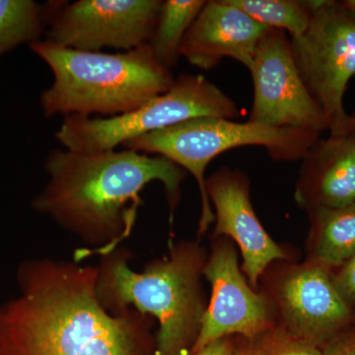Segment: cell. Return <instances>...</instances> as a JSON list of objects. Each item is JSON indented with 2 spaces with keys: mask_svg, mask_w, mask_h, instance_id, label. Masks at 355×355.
Listing matches in <instances>:
<instances>
[{
  "mask_svg": "<svg viewBox=\"0 0 355 355\" xmlns=\"http://www.w3.org/2000/svg\"><path fill=\"white\" fill-rule=\"evenodd\" d=\"M46 28V6L33 0H0V57L40 41Z\"/></svg>",
  "mask_w": 355,
  "mask_h": 355,
  "instance_id": "e0dca14e",
  "label": "cell"
},
{
  "mask_svg": "<svg viewBox=\"0 0 355 355\" xmlns=\"http://www.w3.org/2000/svg\"><path fill=\"white\" fill-rule=\"evenodd\" d=\"M30 49L53 74V84L40 99L46 118L58 114L112 118L130 113L164 94L176 79L156 60L149 44L125 53H105L40 40Z\"/></svg>",
  "mask_w": 355,
  "mask_h": 355,
  "instance_id": "277c9868",
  "label": "cell"
},
{
  "mask_svg": "<svg viewBox=\"0 0 355 355\" xmlns=\"http://www.w3.org/2000/svg\"><path fill=\"white\" fill-rule=\"evenodd\" d=\"M311 13L306 31L291 37L294 62L315 102L326 116L331 137L349 132L352 116L343 96L355 76V15L330 0L303 1Z\"/></svg>",
  "mask_w": 355,
  "mask_h": 355,
  "instance_id": "52a82bcc",
  "label": "cell"
},
{
  "mask_svg": "<svg viewBox=\"0 0 355 355\" xmlns=\"http://www.w3.org/2000/svg\"><path fill=\"white\" fill-rule=\"evenodd\" d=\"M249 70L254 84L249 121L317 133L329 130L323 111L299 74L286 31L268 28Z\"/></svg>",
  "mask_w": 355,
  "mask_h": 355,
  "instance_id": "9c48e42d",
  "label": "cell"
},
{
  "mask_svg": "<svg viewBox=\"0 0 355 355\" xmlns=\"http://www.w3.org/2000/svg\"><path fill=\"white\" fill-rule=\"evenodd\" d=\"M260 24L286 31L291 37L303 34L311 13L303 1L295 0H226Z\"/></svg>",
  "mask_w": 355,
  "mask_h": 355,
  "instance_id": "ac0fdd59",
  "label": "cell"
},
{
  "mask_svg": "<svg viewBox=\"0 0 355 355\" xmlns=\"http://www.w3.org/2000/svg\"><path fill=\"white\" fill-rule=\"evenodd\" d=\"M319 137L317 132L268 127L249 121L196 118L127 140L123 146L137 153L164 156L195 177L202 198L198 234L202 235L216 221L205 178L212 159L231 149L259 146L263 147L275 161L292 162L304 157Z\"/></svg>",
  "mask_w": 355,
  "mask_h": 355,
  "instance_id": "5b68a950",
  "label": "cell"
},
{
  "mask_svg": "<svg viewBox=\"0 0 355 355\" xmlns=\"http://www.w3.org/2000/svg\"><path fill=\"white\" fill-rule=\"evenodd\" d=\"M162 3L160 0L50 1L44 4L46 41L84 51H130L149 44Z\"/></svg>",
  "mask_w": 355,
  "mask_h": 355,
  "instance_id": "ba28073f",
  "label": "cell"
},
{
  "mask_svg": "<svg viewBox=\"0 0 355 355\" xmlns=\"http://www.w3.org/2000/svg\"><path fill=\"white\" fill-rule=\"evenodd\" d=\"M240 355H323L319 347L296 338L287 330H270L250 340Z\"/></svg>",
  "mask_w": 355,
  "mask_h": 355,
  "instance_id": "d6986e66",
  "label": "cell"
},
{
  "mask_svg": "<svg viewBox=\"0 0 355 355\" xmlns=\"http://www.w3.org/2000/svg\"><path fill=\"white\" fill-rule=\"evenodd\" d=\"M343 6L355 15V0H345L343 2Z\"/></svg>",
  "mask_w": 355,
  "mask_h": 355,
  "instance_id": "603a6c76",
  "label": "cell"
},
{
  "mask_svg": "<svg viewBox=\"0 0 355 355\" xmlns=\"http://www.w3.org/2000/svg\"><path fill=\"white\" fill-rule=\"evenodd\" d=\"M203 275L211 284V296L190 354L227 336L237 334L252 340L268 330L266 299L247 284L233 246L217 247L205 261Z\"/></svg>",
  "mask_w": 355,
  "mask_h": 355,
  "instance_id": "30bf717a",
  "label": "cell"
},
{
  "mask_svg": "<svg viewBox=\"0 0 355 355\" xmlns=\"http://www.w3.org/2000/svg\"><path fill=\"white\" fill-rule=\"evenodd\" d=\"M48 183L32 207L89 245L109 253L132 232L151 182L164 186L171 222L187 171L164 156L125 149L98 153L51 151L44 162Z\"/></svg>",
  "mask_w": 355,
  "mask_h": 355,
  "instance_id": "7a4b0ae2",
  "label": "cell"
},
{
  "mask_svg": "<svg viewBox=\"0 0 355 355\" xmlns=\"http://www.w3.org/2000/svg\"><path fill=\"white\" fill-rule=\"evenodd\" d=\"M298 197L318 207L345 209L355 205V128L342 137L318 140L305 154Z\"/></svg>",
  "mask_w": 355,
  "mask_h": 355,
  "instance_id": "5bb4252c",
  "label": "cell"
},
{
  "mask_svg": "<svg viewBox=\"0 0 355 355\" xmlns=\"http://www.w3.org/2000/svg\"><path fill=\"white\" fill-rule=\"evenodd\" d=\"M268 29L226 0L207 1L184 35L180 57L202 70L214 69L224 58L250 69Z\"/></svg>",
  "mask_w": 355,
  "mask_h": 355,
  "instance_id": "4fadbf2b",
  "label": "cell"
},
{
  "mask_svg": "<svg viewBox=\"0 0 355 355\" xmlns=\"http://www.w3.org/2000/svg\"><path fill=\"white\" fill-rule=\"evenodd\" d=\"M216 209V235L232 238L243 257V270L257 284L266 266L286 254L263 229L250 200L249 184L239 171L222 169L205 182Z\"/></svg>",
  "mask_w": 355,
  "mask_h": 355,
  "instance_id": "8fae6325",
  "label": "cell"
},
{
  "mask_svg": "<svg viewBox=\"0 0 355 355\" xmlns=\"http://www.w3.org/2000/svg\"><path fill=\"white\" fill-rule=\"evenodd\" d=\"M316 257L326 266H340L355 254V205L345 209L318 207Z\"/></svg>",
  "mask_w": 355,
  "mask_h": 355,
  "instance_id": "2e32d148",
  "label": "cell"
},
{
  "mask_svg": "<svg viewBox=\"0 0 355 355\" xmlns=\"http://www.w3.org/2000/svg\"><path fill=\"white\" fill-rule=\"evenodd\" d=\"M98 273L76 260L23 261L17 295L0 302V355H153L147 315L107 310Z\"/></svg>",
  "mask_w": 355,
  "mask_h": 355,
  "instance_id": "6da1fadb",
  "label": "cell"
},
{
  "mask_svg": "<svg viewBox=\"0 0 355 355\" xmlns=\"http://www.w3.org/2000/svg\"><path fill=\"white\" fill-rule=\"evenodd\" d=\"M130 252L118 247L102 254L97 282L102 305L113 314L133 309L155 318L159 328L153 355H188L207 309L202 251L191 243L177 245L168 258L148 263L142 272L130 268Z\"/></svg>",
  "mask_w": 355,
  "mask_h": 355,
  "instance_id": "3957f363",
  "label": "cell"
},
{
  "mask_svg": "<svg viewBox=\"0 0 355 355\" xmlns=\"http://www.w3.org/2000/svg\"><path fill=\"white\" fill-rule=\"evenodd\" d=\"M207 4L205 0L163 1L157 25L149 44L156 60L166 69L176 67L184 35Z\"/></svg>",
  "mask_w": 355,
  "mask_h": 355,
  "instance_id": "9a60e30c",
  "label": "cell"
},
{
  "mask_svg": "<svg viewBox=\"0 0 355 355\" xmlns=\"http://www.w3.org/2000/svg\"><path fill=\"white\" fill-rule=\"evenodd\" d=\"M279 298L286 330L317 347L338 335L349 320V304L322 266L292 272L280 286Z\"/></svg>",
  "mask_w": 355,
  "mask_h": 355,
  "instance_id": "7c38bea8",
  "label": "cell"
},
{
  "mask_svg": "<svg viewBox=\"0 0 355 355\" xmlns=\"http://www.w3.org/2000/svg\"><path fill=\"white\" fill-rule=\"evenodd\" d=\"M240 112L235 102L200 74H180L171 88L130 113L94 118L69 114L55 139L67 150L98 153L114 150L127 140L196 118L233 120Z\"/></svg>",
  "mask_w": 355,
  "mask_h": 355,
  "instance_id": "8992f818",
  "label": "cell"
},
{
  "mask_svg": "<svg viewBox=\"0 0 355 355\" xmlns=\"http://www.w3.org/2000/svg\"><path fill=\"white\" fill-rule=\"evenodd\" d=\"M323 355H355V331L338 334L324 345Z\"/></svg>",
  "mask_w": 355,
  "mask_h": 355,
  "instance_id": "44dd1931",
  "label": "cell"
},
{
  "mask_svg": "<svg viewBox=\"0 0 355 355\" xmlns=\"http://www.w3.org/2000/svg\"><path fill=\"white\" fill-rule=\"evenodd\" d=\"M188 355H235V352L231 343L223 338V340L210 343L197 352Z\"/></svg>",
  "mask_w": 355,
  "mask_h": 355,
  "instance_id": "7402d4cb",
  "label": "cell"
},
{
  "mask_svg": "<svg viewBox=\"0 0 355 355\" xmlns=\"http://www.w3.org/2000/svg\"><path fill=\"white\" fill-rule=\"evenodd\" d=\"M350 127L355 128V116H352V123H350Z\"/></svg>",
  "mask_w": 355,
  "mask_h": 355,
  "instance_id": "cb8c5ba5",
  "label": "cell"
},
{
  "mask_svg": "<svg viewBox=\"0 0 355 355\" xmlns=\"http://www.w3.org/2000/svg\"><path fill=\"white\" fill-rule=\"evenodd\" d=\"M333 282L347 304L355 303V254L345 263Z\"/></svg>",
  "mask_w": 355,
  "mask_h": 355,
  "instance_id": "ffe728a7",
  "label": "cell"
}]
</instances>
